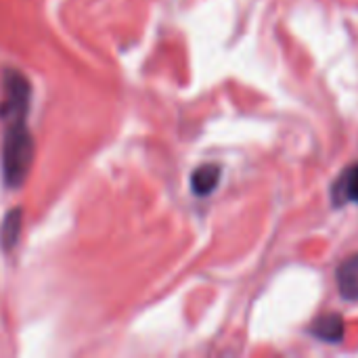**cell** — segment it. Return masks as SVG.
I'll return each mask as SVG.
<instances>
[{
	"mask_svg": "<svg viewBox=\"0 0 358 358\" xmlns=\"http://www.w3.org/2000/svg\"><path fill=\"white\" fill-rule=\"evenodd\" d=\"M2 88H4V96L0 101V120L4 124L15 120H25L31 101V86L27 78L19 71H6Z\"/></svg>",
	"mask_w": 358,
	"mask_h": 358,
	"instance_id": "obj_2",
	"label": "cell"
},
{
	"mask_svg": "<svg viewBox=\"0 0 358 358\" xmlns=\"http://www.w3.org/2000/svg\"><path fill=\"white\" fill-rule=\"evenodd\" d=\"M220 166L218 164H203L199 168L193 170L191 174V189L197 197H206L210 195L218 182H220Z\"/></svg>",
	"mask_w": 358,
	"mask_h": 358,
	"instance_id": "obj_5",
	"label": "cell"
},
{
	"mask_svg": "<svg viewBox=\"0 0 358 358\" xmlns=\"http://www.w3.org/2000/svg\"><path fill=\"white\" fill-rule=\"evenodd\" d=\"M336 281H338V289L342 294V298L357 302L358 300V254H352L350 258H346L336 273Z\"/></svg>",
	"mask_w": 358,
	"mask_h": 358,
	"instance_id": "obj_4",
	"label": "cell"
},
{
	"mask_svg": "<svg viewBox=\"0 0 358 358\" xmlns=\"http://www.w3.org/2000/svg\"><path fill=\"white\" fill-rule=\"evenodd\" d=\"M21 224H23V212L21 208H13L10 212H6L2 224H0V245L2 250H13L19 241L21 235Z\"/></svg>",
	"mask_w": 358,
	"mask_h": 358,
	"instance_id": "obj_7",
	"label": "cell"
},
{
	"mask_svg": "<svg viewBox=\"0 0 358 358\" xmlns=\"http://www.w3.org/2000/svg\"><path fill=\"white\" fill-rule=\"evenodd\" d=\"M346 334V323L340 315L331 313V315H323L313 323V336L323 340V342H340Z\"/></svg>",
	"mask_w": 358,
	"mask_h": 358,
	"instance_id": "obj_6",
	"label": "cell"
},
{
	"mask_svg": "<svg viewBox=\"0 0 358 358\" xmlns=\"http://www.w3.org/2000/svg\"><path fill=\"white\" fill-rule=\"evenodd\" d=\"M34 136L25 120L8 122L2 141V178L6 187L17 189L25 182L34 164Z\"/></svg>",
	"mask_w": 358,
	"mask_h": 358,
	"instance_id": "obj_1",
	"label": "cell"
},
{
	"mask_svg": "<svg viewBox=\"0 0 358 358\" xmlns=\"http://www.w3.org/2000/svg\"><path fill=\"white\" fill-rule=\"evenodd\" d=\"M331 201L334 206L342 208L348 203H358V162L348 166L331 187Z\"/></svg>",
	"mask_w": 358,
	"mask_h": 358,
	"instance_id": "obj_3",
	"label": "cell"
}]
</instances>
